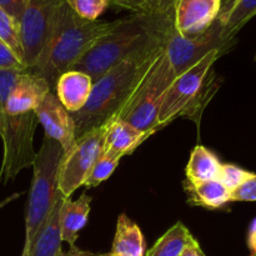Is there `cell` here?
I'll use <instances>...</instances> for the list:
<instances>
[{
	"label": "cell",
	"mask_w": 256,
	"mask_h": 256,
	"mask_svg": "<svg viewBox=\"0 0 256 256\" xmlns=\"http://www.w3.org/2000/svg\"><path fill=\"white\" fill-rule=\"evenodd\" d=\"M172 30L174 8L115 20L114 28L100 38L72 70L85 72L95 82L122 60L165 48Z\"/></svg>",
	"instance_id": "6da1fadb"
},
{
	"label": "cell",
	"mask_w": 256,
	"mask_h": 256,
	"mask_svg": "<svg viewBox=\"0 0 256 256\" xmlns=\"http://www.w3.org/2000/svg\"><path fill=\"white\" fill-rule=\"evenodd\" d=\"M164 49L122 60L95 80L85 106L80 112L70 114L74 120L76 139L90 130L105 126L119 119L159 62Z\"/></svg>",
	"instance_id": "7a4b0ae2"
},
{
	"label": "cell",
	"mask_w": 256,
	"mask_h": 256,
	"mask_svg": "<svg viewBox=\"0 0 256 256\" xmlns=\"http://www.w3.org/2000/svg\"><path fill=\"white\" fill-rule=\"evenodd\" d=\"M114 25L115 22L82 19L65 2L58 10L42 54L29 70L44 78L54 92L60 75L72 70Z\"/></svg>",
	"instance_id": "3957f363"
},
{
	"label": "cell",
	"mask_w": 256,
	"mask_h": 256,
	"mask_svg": "<svg viewBox=\"0 0 256 256\" xmlns=\"http://www.w3.org/2000/svg\"><path fill=\"white\" fill-rule=\"evenodd\" d=\"M62 155L64 150L59 142L45 135L32 164L34 174L28 199L25 244L22 256L29 252L30 248L46 224L58 199L62 196L58 189V179Z\"/></svg>",
	"instance_id": "277c9868"
},
{
	"label": "cell",
	"mask_w": 256,
	"mask_h": 256,
	"mask_svg": "<svg viewBox=\"0 0 256 256\" xmlns=\"http://www.w3.org/2000/svg\"><path fill=\"white\" fill-rule=\"evenodd\" d=\"M224 50H214L202 62L174 79L168 89L160 108L158 122L164 128L179 116L199 118L198 110L202 112L205 102H209L212 88V66Z\"/></svg>",
	"instance_id": "5b68a950"
},
{
	"label": "cell",
	"mask_w": 256,
	"mask_h": 256,
	"mask_svg": "<svg viewBox=\"0 0 256 256\" xmlns=\"http://www.w3.org/2000/svg\"><path fill=\"white\" fill-rule=\"evenodd\" d=\"M174 79V72L165 52H162L159 62L152 68L118 120H124L142 132L152 134L162 129L158 122V116L165 94Z\"/></svg>",
	"instance_id": "8992f818"
},
{
	"label": "cell",
	"mask_w": 256,
	"mask_h": 256,
	"mask_svg": "<svg viewBox=\"0 0 256 256\" xmlns=\"http://www.w3.org/2000/svg\"><path fill=\"white\" fill-rule=\"evenodd\" d=\"M39 120L34 112L24 114H2V162L0 180L8 182L14 179L22 169L34 164L36 152L32 139Z\"/></svg>",
	"instance_id": "52a82bcc"
},
{
	"label": "cell",
	"mask_w": 256,
	"mask_h": 256,
	"mask_svg": "<svg viewBox=\"0 0 256 256\" xmlns=\"http://www.w3.org/2000/svg\"><path fill=\"white\" fill-rule=\"evenodd\" d=\"M105 126L96 128L78 138L74 146L62 155L58 179V189L62 198H70L82 186L92 165L104 146Z\"/></svg>",
	"instance_id": "ba28073f"
},
{
	"label": "cell",
	"mask_w": 256,
	"mask_h": 256,
	"mask_svg": "<svg viewBox=\"0 0 256 256\" xmlns=\"http://www.w3.org/2000/svg\"><path fill=\"white\" fill-rule=\"evenodd\" d=\"M66 0H28L19 20L22 60L29 69L42 54L52 30L58 10Z\"/></svg>",
	"instance_id": "9c48e42d"
},
{
	"label": "cell",
	"mask_w": 256,
	"mask_h": 256,
	"mask_svg": "<svg viewBox=\"0 0 256 256\" xmlns=\"http://www.w3.org/2000/svg\"><path fill=\"white\" fill-rule=\"evenodd\" d=\"M232 45V42L222 39V24L216 19L206 32L196 36H182L172 30L165 44L164 52L176 78L214 50H224L226 52Z\"/></svg>",
	"instance_id": "30bf717a"
},
{
	"label": "cell",
	"mask_w": 256,
	"mask_h": 256,
	"mask_svg": "<svg viewBox=\"0 0 256 256\" xmlns=\"http://www.w3.org/2000/svg\"><path fill=\"white\" fill-rule=\"evenodd\" d=\"M222 5V0H176L174 30L182 36L202 34L218 19Z\"/></svg>",
	"instance_id": "8fae6325"
},
{
	"label": "cell",
	"mask_w": 256,
	"mask_h": 256,
	"mask_svg": "<svg viewBox=\"0 0 256 256\" xmlns=\"http://www.w3.org/2000/svg\"><path fill=\"white\" fill-rule=\"evenodd\" d=\"M34 112L39 124L44 128L45 135L59 142L64 154L74 146L76 142L74 120L54 92H50L38 105Z\"/></svg>",
	"instance_id": "7c38bea8"
},
{
	"label": "cell",
	"mask_w": 256,
	"mask_h": 256,
	"mask_svg": "<svg viewBox=\"0 0 256 256\" xmlns=\"http://www.w3.org/2000/svg\"><path fill=\"white\" fill-rule=\"evenodd\" d=\"M50 92L52 90L46 80L26 68L12 86L8 96L4 112L16 115L34 112Z\"/></svg>",
	"instance_id": "4fadbf2b"
},
{
	"label": "cell",
	"mask_w": 256,
	"mask_h": 256,
	"mask_svg": "<svg viewBox=\"0 0 256 256\" xmlns=\"http://www.w3.org/2000/svg\"><path fill=\"white\" fill-rule=\"evenodd\" d=\"M92 78L79 70H69L59 76L54 88L55 96L72 114L85 106L92 89Z\"/></svg>",
	"instance_id": "5bb4252c"
},
{
	"label": "cell",
	"mask_w": 256,
	"mask_h": 256,
	"mask_svg": "<svg viewBox=\"0 0 256 256\" xmlns=\"http://www.w3.org/2000/svg\"><path fill=\"white\" fill-rule=\"evenodd\" d=\"M90 204L92 198L82 192L78 200H72L66 198L62 200V210H60V234L62 242H68L70 250L75 249L79 232L86 225L90 214Z\"/></svg>",
	"instance_id": "9a60e30c"
},
{
	"label": "cell",
	"mask_w": 256,
	"mask_h": 256,
	"mask_svg": "<svg viewBox=\"0 0 256 256\" xmlns=\"http://www.w3.org/2000/svg\"><path fill=\"white\" fill-rule=\"evenodd\" d=\"M152 135V132H142L124 120H114L105 125L102 150L112 152L122 159L132 154Z\"/></svg>",
	"instance_id": "2e32d148"
},
{
	"label": "cell",
	"mask_w": 256,
	"mask_h": 256,
	"mask_svg": "<svg viewBox=\"0 0 256 256\" xmlns=\"http://www.w3.org/2000/svg\"><path fill=\"white\" fill-rule=\"evenodd\" d=\"M256 15V0H226L222 5L218 20L222 24V36L234 42L238 32Z\"/></svg>",
	"instance_id": "e0dca14e"
},
{
	"label": "cell",
	"mask_w": 256,
	"mask_h": 256,
	"mask_svg": "<svg viewBox=\"0 0 256 256\" xmlns=\"http://www.w3.org/2000/svg\"><path fill=\"white\" fill-rule=\"evenodd\" d=\"M184 189L188 195V202L192 206L215 210L232 202V192L219 180H208L196 184L185 182Z\"/></svg>",
	"instance_id": "ac0fdd59"
},
{
	"label": "cell",
	"mask_w": 256,
	"mask_h": 256,
	"mask_svg": "<svg viewBox=\"0 0 256 256\" xmlns=\"http://www.w3.org/2000/svg\"><path fill=\"white\" fill-rule=\"evenodd\" d=\"M62 200L60 196L48 219L46 224L42 228V232L36 238L29 252L25 256H70V254L62 252V240L60 234V210H62Z\"/></svg>",
	"instance_id": "d6986e66"
},
{
	"label": "cell",
	"mask_w": 256,
	"mask_h": 256,
	"mask_svg": "<svg viewBox=\"0 0 256 256\" xmlns=\"http://www.w3.org/2000/svg\"><path fill=\"white\" fill-rule=\"evenodd\" d=\"M145 239L140 228L125 214L118 218L112 254L122 256H145Z\"/></svg>",
	"instance_id": "ffe728a7"
},
{
	"label": "cell",
	"mask_w": 256,
	"mask_h": 256,
	"mask_svg": "<svg viewBox=\"0 0 256 256\" xmlns=\"http://www.w3.org/2000/svg\"><path fill=\"white\" fill-rule=\"evenodd\" d=\"M222 162L216 155L202 145H196L185 168V182L190 184L218 180Z\"/></svg>",
	"instance_id": "44dd1931"
},
{
	"label": "cell",
	"mask_w": 256,
	"mask_h": 256,
	"mask_svg": "<svg viewBox=\"0 0 256 256\" xmlns=\"http://www.w3.org/2000/svg\"><path fill=\"white\" fill-rule=\"evenodd\" d=\"M194 239L184 222H178L155 242L152 249L145 252V256H180Z\"/></svg>",
	"instance_id": "7402d4cb"
},
{
	"label": "cell",
	"mask_w": 256,
	"mask_h": 256,
	"mask_svg": "<svg viewBox=\"0 0 256 256\" xmlns=\"http://www.w3.org/2000/svg\"><path fill=\"white\" fill-rule=\"evenodd\" d=\"M120 160H122V158L118 156V155L106 152V150H102V154L99 155L96 162L92 165L90 172L88 174L86 180H85L82 186H85L86 189H92V188H96L102 182L109 179L119 165Z\"/></svg>",
	"instance_id": "603a6c76"
},
{
	"label": "cell",
	"mask_w": 256,
	"mask_h": 256,
	"mask_svg": "<svg viewBox=\"0 0 256 256\" xmlns=\"http://www.w3.org/2000/svg\"><path fill=\"white\" fill-rule=\"evenodd\" d=\"M0 40L4 44H6L10 48V50L19 58L20 62L24 64L19 22H16L12 16H10L2 8H0Z\"/></svg>",
	"instance_id": "cb8c5ba5"
},
{
	"label": "cell",
	"mask_w": 256,
	"mask_h": 256,
	"mask_svg": "<svg viewBox=\"0 0 256 256\" xmlns=\"http://www.w3.org/2000/svg\"><path fill=\"white\" fill-rule=\"evenodd\" d=\"M176 0H109V4L129 10L134 14L166 12L174 8Z\"/></svg>",
	"instance_id": "d4e9b609"
},
{
	"label": "cell",
	"mask_w": 256,
	"mask_h": 256,
	"mask_svg": "<svg viewBox=\"0 0 256 256\" xmlns=\"http://www.w3.org/2000/svg\"><path fill=\"white\" fill-rule=\"evenodd\" d=\"M254 175V172H248V170L242 169V168L238 166V165L222 164L218 180L232 192L238 188L242 186L245 182L252 179Z\"/></svg>",
	"instance_id": "484cf974"
},
{
	"label": "cell",
	"mask_w": 256,
	"mask_h": 256,
	"mask_svg": "<svg viewBox=\"0 0 256 256\" xmlns=\"http://www.w3.org/2000/svg\"><path fill=\"white\" fill-rule=\"evenodd\" d=\"M68 5L80 18L86 20H98L109 5V0H66Z\"/></svg>",
	"instance_id": "4316f807"
},
{
	"label": "cell",
	"mask_w": 256,
	"mask_h": 256,
	"mask_svg": "<svg viewBox=\"0 0 256 256\" xmlns=\"http://www.w3.org/2000/svg\"><path fill=\"white\" fill-rule=\"evenodd\" d=\"M25 70V69H24ZM24 70L20 69H0V112L4 114L8 96L18 78Z\"/></svg>",
	"instance_id": "83f0119b"
},
{
	"label": "cell",
	"mask_w": 256,
	"mask_h": 256,
	"mask_svg": "<svg viewBox=\"0 0 256 256\" xmlns=\"http://www.w3.org/2000/svg\"><path fill=\"white\" fill-rule=\"evenodd\" d=\"M232 202H256V174L232 192Z\"/></svg>",
	"instance_id": "f1b7e54d"
},
{
	"label": "cell",
	"mask_w": 256,
	"mask_h": 256,
	"mask_svg": "<svg viewBox=\"0 0 256 256\" xmlns=\"http://www.w3.org/2000/svg\"><path fill=\"white\" fill-rule=\"evenodd\" d=\"M0 69H26L19 58L2 40H0Z\"/></svg>",
	"instance_id": "f546056e"
},
{
	"label": "cell",
	"mask_w": 256,
	"mask_h": 256,
	"mask_svg": "<svg viewBox=\"0 0 256 256\" xmlns=\"http://www.w3.org/2000/svg\"><path fill=\"white\" fill-rule=\"evenodd\" d=\"M26 2L28 0H0V8L4 9L16 22H19L20 16L26 6Z\"/></svg>",
	"instance_id": "4dcf8cb0"
},
{
	"label": "cell",
	"mask_w": 256,
	"mask_h": 256,
	"mask_svg": "<svg viewBox=\"0 0 256 256\" xmlns=\"http://www.w3.org/2000/svg\"><path fill=\"white\" fill-rule=\"evenodd\" d=\"M246 245L250 250V255L256 252V218L250 222L249 229H248Z\"/></svg>",
	"instance_id": "1f68e13d"
},
{
	"label": "cell",
	"mask_w": 256,
	"mask_h": 256,
	"mask_svg": "<svg viewBox=\"0 0 256 256\" xmlns=\"http://www.w3.org/2000/svg\"><path fill=\"white\" fill-rule=\"evenodd\" d=\"M180 256H205V254L202 250V248H200V244L198 242V240L194 239L186 248H185L184 252H182Z\"/></svg>",
	"instance_id": "d6a6232c"
},
{
	"label": "cell",
	"mask_w": 256,
	"mask_h": 256,
	"mask_svg": "<svg viewBox=\"0 0 256 256\" xmlns=\"http://www.w3.org/2000/svg\"><path fill=\"white\" fill-rule=\"evenodd\" d=\"M2 112H0V132H2Z\"/></svg>",
	"instance_id": "836d02e7"
},
{
	"label": "cell",
	"mask_w": 256,
	"mask_h": 256,
	"mask_svg": "<svg viewBox=\"0 0 256 256\" xmlns=\"http://www.w3.org/2000/svg\"><path fill=\"white\" fill-rule=\"evenodd\" d=\"M108 256H122V255H115V254H112V252H110V254H108Z\"/></svg>",
	"instance_id": "e575fe53"
},
{
	"label": "cell",
	"mask_w": 256,
	"mask_h": 256,
	"mask_svg": "<svg viewBox=\"0 0 256 256\" xmlns=\"http://www.w3.org/2000/svg\"><path fill=\"white\" fill-rule=\"evenodd\" d=\"M250 256H256V252H255V254H252V255H250Z\"/></svg>",
	"instance_id": "d590c367"
},
{
	"label": "cell",
	"mask_w": 256,
	"mask_h": 256,
	"mask_svg": "<svg viewBox=\"0 0 256 256\" xmlns=\"http://www.w3.org/2000/svg\"><path fill=\"white\" fill-rule=\"evenodd\" d=\"M255 60H256V55H255Z\"/></svg>",
	"instance_id": "8d00e7d4"
}]
</instances>
